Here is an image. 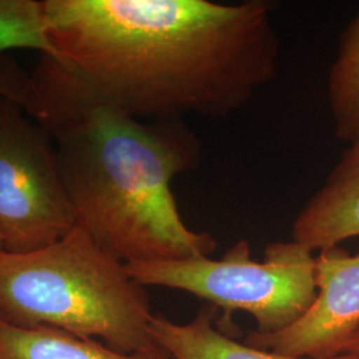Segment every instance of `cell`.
<instances>
[{
    "label": "cell",
    "mask_w": 359,
    "mask_h": 359,
    "mask_svg": "<svg viewBox=\"0 0 359 359\" xmlns=\"http://www.w3.org/2000/svg\"><path fill=\"white\" fill-rule=\"evenodd\" d=\"M56 62L139 120L224 118L277 75L266 0H46Z\"/></svg>",
    "instance_id": "6da1fadb"
},
{
    "label": "cell",
    "mask_w": 359,
    "mask_h": 359,
    "mask_svg": "<svg viewBox=\"0 0 359 359\" xmlns=\"http://www.w3.org/2000/svg\"><path fill=\"white\" fill-rule=\"evenodd\" d=\"M31 77L26 112L55 144L77 225L126 265L210 257L216 240L184 222L172 192L175 177L201 163L193 130L180 118L127 115L46 55Z\"/></svg>",
    "instance_id": "7a4b0ae2"
},
{
    "label": "cell",
    "mask_w": 359,
    "mask_h": 359,
    "mask_svg": "<svg viewBox=\"0 0 359 359\" xmlns=\"http://www.w3.org/2000/svg\"><path fill=\"white\" fill-rule=\"evenodd\" d=\"M152 318L144 286L77 224L35 252L0 250V321L102 338L116 351L135 354L161 348L151 333Z\"/></svg>",
    "instance_id": "3957f363"
},
{
    "label": "cell",
    "mask_w": 359,
    "mask_h": 359,
    "mask_svg": "<svg viewBox=\"0 0 359 359\" xmlns=\"http://www.w3.org/2000/svg\"><path fill=\"white\" fill-rule=\"evenodd\" d=\"M142 286L182 290L222 309L250 314L257 333H280L299 321L317 297L316 257L295 241L268 245L262 261L250 257L248 240H240L221 257L127 264Z\"/></svg>",
    "instance_id": "277c9868"
},
{
    "label": "cell",
    "mask_w": 359,
    "mask_h": 359,
    "mask_svg": "<svg viewBox=\"0 0 359 359\" xmlns=\"http://www.w3.org/2000/svg\"><path fill=\"white\" fill-rule=\"evenodd\" d=\"M48 132L20 104L0 96V244L31 253L76 226Z\"/></svg>",
    "instance_id": "5b68a950"
},
{
    "label": "cell",
    "mask_w": 359,
    "mask_h": 359,
    "mask_svg": "<svg viewBox=\"0 0 359 359\" xmlns=\"http://www.w3.org/2000/svg\"><path fill=\"white\" fill-rule=\"evenodd\" d=\"M317 297L306 314L280 333L248 334L245 344L293 358L341 355L359 330V255L332 246L316 257Z\"/></svg>",
    "instance_id": "8992f818"
},
{
    "label": "cell",
    "mask_w": 359,
    "mask_h": 359,
    "mask_svg": "<svg viewBox=\"0 0 359 359\" xmlns=\"http://www.w3.org/2000/svg\"><path fill=\"white\" fill-rule=\"evenodd\" d=\"M359 236V137L347 145L320 189L301 208L292 240L310 250Z\"/></svg>",
    "instance_id": "52a82bcc"
},
{
    "label": "cell",
    "mask_w": 359,
    "mask_h": 359,
    "mask_svg": "<svg viewBox=\"0 0 359 359\" xmlns=\"http://www.w3.org/2000/svg\"><path fill=\"white\" fill-rule=\"evenodd\" d=\"M217 309L206 304L193 321L184 325L154 316L151 333L156 344L172 359H309L285 357L231 339L215 326ZM326 359L357 358L342 354Z\"/></svg>",
    "instance_id": "ba28073f"
},
{
    "label": "cell",
    "mask_w": 359,
    "mask_h": 359,
    "mask_svg": "<svg viewBox=\"0 0 359 359\" xmlns=\"http://www.w3.org/2000/svg\"><path fill=\"white\" fill-rule=\"evenodd\" d=\"M0 359H172L164 348L126 354L96 339L50 326L22 329L0 321Z\"/></svg>",
    "instance_id": "9c48e42d"
},
{
    "label": "cell",
    "mask_w": 359,
    "mask_h": 359,
    "mask_svg": "<svg viewBox=\"0 0 359 359\" xmlns=\"http://www.w3.org/2000/svg\"><path fill=\"white\" fill-rule=\"evenodd\" d=\"M327 100L334 135L350 142L359 137V13L339 36L327 76Z\"/></svg>",
    "instance_id": "30bf717a"
},
{
    "label": "cell",
    "mask_w": 359,
    "mask_h": 359,
    "mask_svg": "<svg viewBox=\"0 0 359 359\" xmlns=\"http://www.w3.org/2000/svg\"><path fill=\"white\" fill-rule=\"evenodd\" d=\"M8 50H35L56 59L43 1L0 0V55Z\"/></svg>",
    "instance_id": "8fae6325"
},
{
    "label": "cell",
    "mask_w": 359,
    "mask_h": 359,
    "mask_svg": "<svg viewBox=\"0 0 359 359\" xmlns=\"http://www.w3.org/2000/svg\"><path fill=\"white\" fill-rule=\"evenodd\" d=\"M34 93V81L11 59L0 56V96L8 97L20 104L25 109L31 103Z\"/></svg>",
    "instance_id": "7c38bea8"
},
{
    "label": "cell",
    "mask_w": 359,
    "mask_h": 359,
    "mask_svg": "<svg viewBox=\"0 0 359 359\" xmlns=\"http://www.w3.org/2000/svg\"><path fill=\"white\" fill-rule=\"evenodd\" d=\"M342 354H348L353 355L354 358L359 359V330L347 341L345 346L342 347L341 355Z\"/></svg>",
    "instance_id": "4fadbf2b"
},
{
    "label": "cell",
    "mask_w": 359,
    "mask_h": 359,
    "mask_svg": "<svg viewBox=\"0 0 359 359\" xmlns=\"http://www.w3.org/2000/svg\"><path fill=\"white\" fill-rule=\"evenodd\" d=\"M0 250H3V249H1V244H0Z\"/></svg>",
    "instance_id": "5bb4252c"
}]
</instances>
